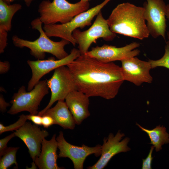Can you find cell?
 I'll return each mask as SVG.
<instances>
[{"label":"cell","instance_id":"d6986e66","mask_svg":"<svg viewBox=\"0 0 169 169\" xmlns=\"http://www.w3.org/2000/svg\"><path fill=\"white\" fill-rule=\"evenodd\" d=\"M136 125L142 131L147 134L151 141L150 144L154 146L156 151L161 150L162 145L169 143V134L164 126L159 125L153 129L148 130L137 123Z\"/></svg>","mask_w":169,"mask_h":169},{"label":"cell","instance_id":"603a6c76","mask_svg":"<svg viewBox=\"0 0 169 169\" xmlns=\"http://www.w3.org/2000/svg\"><path fill=\"white\" fill-rule=\"evenodd\" d=\"M28 120L27 115L22 114L19 116L18 120L11 125L5 126L1 123H0V134L8 131L17 130L21 127Z\"/></svg>","mask_w":169,"mask_h":169},{"label":"cell","instance_id":"1f68e13d","mask_svg":"<svg viewBox=\"0 0 169 169\" xmlns=\"http://www.w3.org/2000/svg\"><path fill=\"white\" fill-rule=\"evenodd\" d=\"M166 15L167 18L169 20V4L166 5Z\"/></svg>","mask_w":169,"mask_h":169},{"label":"cell","instance_id":"ba28073f","mask_svg":"<svg viewBox=\"0 0 169 169\" xmlns=\"http://www.w3.org/2000/svg\"><path fill=\"white\" fill-rule=\"evenodd\" d=\"M47 84L51 90V98L46 106L38 112V115L41 116L56 101L64 100L69 93L77 90L69 69L65 66H60L54 69L52 77L47 80Z\"/></svg>","mask_w":169,"mask_h":169},{"label":"cell","instance_id":"9c48e42d","mask_svg":"<svg viewBox=\"0 0 169 169\" xmlns=\"http://www.w3.org/2000/svg\"><path fill=\"white\" fill-rule=\"evenodd\" d=\"M81 55L79 49L73 48L67 56L61 59L55 60L50 58L46 60H28L27 62L31 69L32 76L28 84V90H32L46 74L60 66L68 65Z\"/></svg>","mask_w":169,"mask_h":169},{"label":"cell","instance_id":"cb8c5ba5","mask_svg":"<svg viewBox=\"0 0 169 169\" xmlns=\"http://www.w3.org/2000/svg\"><path fill=\"white\" fill-rule=\"evenodd\" d=\"M154 148V146H152L147 157L145 159H142V169H152L151 164L153 158L152 154Z\"/></svg>","mask_w":169,"mask_h":169},{"label":"cell","instance_id":"7a4b0ae2","mask_svg":"<svg viewBox=\"0 0 169 169\" xmlns=\"http://www.w3.org/2000/svg\"><path fill=\"white\" fill-rule=\"evenodd\" d=\"M144 8L129 3L118 4L107 19L110 30L142 40L150 34L144 17Z\"/></svg>","mask_w":169,"mask_h":169},{"label":"cell","instance_id":"4fadbf2b","mask_svg":"<svg viewBox=\"0 0 169 169\" xmlns=\"http://www.w3.org/2000/svg\"><path fill=\"white\" fill-rule=\"evenodd\" d=\"M124 133L119 130L115 135L110 133L108 137H105L103 143L101 145V156L98 161L93 165L90 166L89 169H103L105 167L109 161L115 155L122 152H126L131 150L128 146L130 139L125 137Z\"/></svg>","mask_w":169,"mask_h":169},{"label":"cell","instance_id":"83f0119b","mask_svg":"<svg viewBox=\"0 0 169 169\" xmlns=\"http://www.w3.org/2000/svg\"><path fill=\"white\" fill-rule=\"evenodd\" d=\"M42 125L45 128H48L54 124L53 119L50 116L43 115L42 116Z\"/></svg>","mask_w":169,"mask_h":169},{"label":"cell","instance_id":"44dd1931","mask_svg":"<svg viewBox=\"0 0 169 169\" xmlns=\"http://www.w3.org/2000/svg\"><path fill=\"white\" fill-rule=\"evenodd\" d=\"M18 147H8L0 157V169H7L14 164L18 168L16 154Z\"/></svg>","mask_w":169,"mask_h":169},{"label":"cell","instance_id":"4316f807","mask_svg":"<svg viewBox=\"0 0 169 169\" xmlns=\"http://www.w3.org/2000/svg\"><path fill=\"white\" fill-rule=\"evenodd\" d=\"M28 120H31L34 124L38 125H42V116L38 115H27Z\"/></svg>","mask_w":169,"mask_h":169},{"label":"cell","instance_id":"2e32d148","mask_svg":"<svg viewBox=\"0 0 169 169\" xmlns=\"http://www.w3.org/2000/svg\"><path fill=\"white\" fill-rule=\"evenodd\" d=\"M89 98L84 93L76 90L69 93L65 98V102L77 125L90 115Z\"/></svg>","mask_w":169,"mask_h":169},{"label":"cell","instance_id":"52a82bcc","mask_svg":"<svg viewBox=\"0 0 169 169\" xmlns=\"http://www.w3.org/2000/svg\"><path fill=\"white\" fill-rule=\"evenodd\" d=\"M72 36L78 45L81 54H84L88 51L91 44L96 43L98 39L101 38L105 41H111L116 35L110 30L107 19L104 18L100 12L89 29L84 31L76 29L73 32Z\"/></svg>","mask_w":169,"mask_h":169},{"label":"cell","instance_id":"d6a6232c","mask_svg":"<svg viewBox=\"0 0 169 169\" xmlns=\"http://www.w3.org/2000/svg\"><path fill=\"white\" fill-rule=\"evenodd\" d=\"M90 0H80L81 1L84 2H89V1Z\"/></svg>","mask_w":169,"mask_h":169},{"label":"cell","instance_id":"8992f818","mask_svg":"<svg viewBox=\"0 0 169 169\" xmlns=\"http://www.w3.org/2000/svg\"><path fill=\"white\" fill-rule=\"evenodd\" d=\"M49 88L46 80L39 81L32 90L27 92L22 86L14 94L10 103L12 106L8 113L15 115L23 111L38 115V106L44 97L49 93Z\"/></svg>","mask_w":169,"mask_h":169},{"label":"cell","instance_id":"8fae6325","mask_svg":"<svg viewBox=\"0 0 169 169\" xmlns=\"http://www.w3.org/2000/svg\"><path fill=\"white\" fill-rule=\"evenodd\" d=\"M56 139L59 150L58 157L70 159L75 169H83L84 162L88 156L94 154L97 157L101 155V145H100L92 147L84 144L81 146L72 145L65 140L62 131L59 132Z\"/></svg>","mask_w":169,"mask_h":169},{"label":"cell","instance_id":"e0dca14e","mask_svg":"<svg viewBox=\"0 0 169 169\" xmlns=\"http://www.w3.org/2000/svg\"><path fill=\"white\" fill-rule=\"evenodd\" d=\"M54 134L51 139H44L42 143L41 151L34 162L40 169H61L57 164L58 155L57 154L58 143Z\"/></svg>","mask_w":169,"mask_h":169},{"label":"cell","instance_id":"30bf717a","mask_svg":"<svg viewBox=\"0 0 169 169\" xmlns=\"http://www.w3.org/2000/svg\"><path fill=\"white\" fill-rule=\"evenodd\" d=\"M146 0L144 17L149 34L154 38L161 36L165 40L166 5L163 0Z\"/></svg>","mask_w":169,"mask_h":169},{"label":"cell","instance_id":"277c9868","mask_svg":"<svg viewBox=\"0 0 169 169\" xmlns=\"http://www.w3.org/2000/svg\"><path fill=\"white\" fill-rule=\"evenodd\" d=\"M89 2L72 3L66 0H44L39 4L38 12L39 17L44 25L64 24L71 21L75 16L89 9Z\"/></svg>","mask_w":169,"mask_h":169},{"label":"cell","instance_id":"ffe728a7","mask_svg":"<svg viewBox=\"0 0 169 169\" xmlns=\"http://www.w3.org/2000/svg\"><path fill=\"white\" fill-rule=\"evenodd\" d=\"M22 8L19 4H8L3 0H0V30L7 32L11 30L13 18Z\"/></svg>","mask_w":169,"mask_h":169},{"label":"cell","instance_id":"9a60e30c","mask_svg":"<svg viewBox=\"0 0 169 169\" xmlns=\"http://www.w3.org/2000/svg\"><path fill=\"white\" fill-rule=\"evenodd\" d=\"M14 132L15 136L20 138L25 143L34 162L40 154L42 141L49 136L48 132L46 130H41L38 125L26 122Z\"/></svg>","mask_w":169,"mask_h":169},{"label":"cell","instance_id":"d4e9b609","mask_svg":"<svg viewBox=\"0 0 169 169\" xmlns=\"http://www.w3.org/2000/svg\"><path fill=\"white\" fill-rule=\"evenodd\" d=\"M15 136L14 132L0 140V157L3 155L5 150L8 147L7 144L8 142Z\"/></svg>","mask_w":169,"mask_h":169},{"label":"cell","instance_id":"6da1fadb","mask_svg":"<svg viewBox=\"0 0 169 169\" xmlns=\"http://www.w3.org/2000/svg\"><path fill=\"white\" fill-rule=\"evenodd\" d=\"M67 66L77 90L89 97L113 99L125 81L119 66L113 62H100L85 54Z\"/></svg>","mask_w":169,"mask_h":169},{"label":"cell","instance_id":"3957f363","mask_svg":"<svg viewBox=\"0 0 169 169\" xmlns=\"http://www.w3.org/2000/svg\"><path fill=\"white\" fill-rule=\"evenodd\" d=\"M43 23L39 18L32 20L31 23L32 28L37 30L40 33L38 38L33 41L21 38L17 35L13 36V44L19 48L27 47L30 49V54L37 59H44L45 53H50L61 59L69 54L65 50L64 47L70 44L69 41L62 39L59 41L55 42L51 40L48 36L42 27Z\"/></svg>","mask_w":169,"mask_h":169},{"label":"cell","instance_id":"5bb4252c","mask_svg":"<svg viewBox=\"0 0 169 169\" xmlns=\"http://www.w3.org/2000/svg\"><path fill=\"white\" fill-rule=\"evenodd\" d=\"M121 61L120 67L124 80L136 86H140L144 83H152L153 78L150 73L152 68L149 61H143L134 57Z\"/></svg>","mask_w":169,"mask_h":169},{"label":"cell","instance_id":"f546056e","mask_svg":"<svg viewBox=\"0 0 169 169\" xmlns=\"http://www.w3.org/2000/svg\"><path fill=\"white\" fill-rule=\"evenodd\" d=\"M10 105L9 103L5 101L3 96L0 95V109L2 112H5L7 110V108Z\"/></svg>","mask_w":169,"mask_h":169},{"label":"cell","instance_id":"7c38bea8","mask_svg":"<svg viewBox=\"0 0 169 169\" xmlns=\"http://www.w3.org/2000/svg\"><path fill=\"white\" fill-rule=\"evenodd\" d=\"M140 45L139 43L136 42L121 47L104 44L101 46L92 48L85 54L103 63L121 61L139 55L140 51L136 49Z\"/></svg>","mask_w":169,"mask_h":169},{"label":"cell","instance_id":"7402d4cb","mask_svg":"<svg viewBox=\"0 0 169 169\" xmlns=\"http://www.w3.org/2000/svg\"><path fill=\"white\" fill-rule=\"evenodd\" d=\"M165 52L161 59L156 60L149 59L152 69L157 67H163L169 69V41L166 42Z\"/></svg>","mask_w":169,"mask_h":169},{"label":"cell","instance_id":"4dcf8cb0","mask_svg":"<svg viewBox=\"0 0 169 169\" xmlns=\"http://www.w3.org/2000/svg\"><path fill=\"white\" fill-rule=\"evenodd\" d=\"M6 3H7L8 4H10V3L13 2L15 0H3ZM27 6L29 7L30 6L32 2L34 0H23Z\"/></svg>","mask_w":169,"mask_h":169},{"label":"cell","instance_id":"5b68a950","mask_svg":"<svg viewBox=\"0 0 169 169\" xmlns=\"http://www.w3.org/2000/svg\"><path fill=\"white\" fill-rule=\"evenodd\" d=\"M111 0H105L101 3L76 15L67 23L44 25L43 29L49 38L59 37L69 41L74 46L76 43L72 36L73 32L78 28H83L91 25L94 18Z\"/></svg>","mask_w":169,"mask_h":169},{"label":"cell","instance_id":"484cf974","mask_svg":"<svg viewBox=\"0 0 169 169\" xmlns=\"http://www.w3.org/2000/svg\"><path fill=\"white\" fill-rule=\"evenodd\" d=\"M8 32L3 30H0V53H3L7 46Z\"/></svg>","mask_w":169,"mask_h":169},{"label":"cell","instance_id":"836d02e7","mask_svg":"<svg viewBox=\"0 0 169 169\" xmlns=\"http://www.w3.org/2000/svg\"><path fill=\"white\" fill-rule=\"evenodd\" d=\"M167 36H168V39L169 40V31L167 32Z\"/></svg>","mask_w":169,"mask_h":169},{"label":"cell","instance_id":"f1b7e54d","mask_svg":"<svg viewBox=\"0 0 169 169\" xmlns=\"http://www.w3.org/2000/svg\"><path fill=\"white\" fill-rule=\"evenodd\" d=\"M10 68L9 63L8 61L0 62V73L3 74L8 72Z\"/></svg>","mask_w":169,"mask_h":169},{"label":"cell","instance_id":"ac0fdd59","mask_svg":"<svg viewBox=\"0 0 169 169\" xmlns=\"http://www.w3.org/2000/svg\"><path fill=\"white\" fill-rule=\"evenodd\" d=\"M54 120V124L59 125L64 129H74L76 124L74 117L64 100H59L52 108L47 110L43 114Z\"/></svg>","mask_w":169,"mask_h":169}]
</instances>
